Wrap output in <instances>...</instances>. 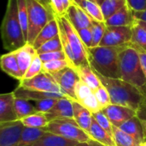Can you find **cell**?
<instances>
[{
	"instance_id": "6",
	"label": "cell",
	"mask_w": 146,
	"mask_h": 146,
	"mask_svg": "<svg viewBox=\"0 0 146 146\" xmlns=\"http://www.w3.org/2000/svg\"><path fill=\"white\" fill-rule=\"evenodd\" d=\"M46 132L51 133L70 140L79 143L89 142L90 136L77 124L74 119H56L49 122L48 126L44 128Z\"/></svg>"
},
{
	"instance_id": "51",
	"label": "cell",
	"mask_w": 146,
	"mask_h": 146,
	"mask_svg": "<svg viewBox=\"0 0 146 146\" xmlns=\"http://www.w3.org/2000/svg\"><path fill=\"white\" fill-rule=\"evenodd\" d=\"M89 144H90V145L91 146H105L104 145H102V144H100V143H98V142H97V141L92 140V139H91V140L89 141Z\"/></svg>"
},
{
	"instance_id": "5",
	"label": "cell",
	"mask_w": 146,
	"mask_h": 146,
	"mask_svg": "<svg viewBox=\"0 0 146 146\" xmlns=\"http://www.w3.org/2000/svg\"><path fill=\"white\" fill-rule=\"evenodd\" d=\"M28 9L27 44H33L39 32L56 18L52 7L46 5L41 0H27Z\"/></svg>"
},
{
	"instance_id": "3",
	"label": "cell",
	"mask_w": 146,
	"mask_h": 146,
	"mask_svg": "<svg viewBox=\"0 0 146 146\" xmlns=\"http://www.w3.org/2000/svg\"><path fill=\"white\" fill-rule=\"evenodd\" d=\"M1 35L3 48L9 52L16 50L27 44L19 20L17 0H8L1 25Z\"/></svg>"
},
{
	"instance_id": "21",
	"label": "cell",
	"mask_w": 146,
	"mask_h": 146,
	"mask_svg": "<svg viewBox=\"0 0 146 146\" xmlns=\"http://www.w3.org/2000/svg\"><path fill=\"white\" fill-rule=\"evenodd\" d=\"M74 119L77 124L88 134L92 121V114L79 102L72 100Z\"/></svg>"
},
{
	"instance_id": "37",
	"label": "cell",
	"mask_w": 146,
	"mask_h": 146,
	"mask_svg": "<svg viewBox=\"0 0 146 146\" xmlns=\"http://www.w3.org/2000/svg\"><path fill=\"white\" fill-rule=\"evenodd\" d=\"M41 73H43V62L41 61L39 56L37 55L35 56V58L33 59L32 64L30 65L29 68L27 69V73L23 76L22 80H27V79L33 78L34 76H37L38 74H41Z\"/></svg>"
},
{
	"instance_id": "45",
	"label": "cell",
	"mask_w": 146,
	"mask_h": 146,
	"mask_svg": "<svg viewBox=\"0 0 146 146\" xmlns=\"http://www.w3.org/2000/svg\"><path fill=\"white\" fill-rule=\"evenodd\" d=\"M142 93H143L144 97H143L142 102L136 112H137V116L141 121V122L146 123V88L142 92Z\"/></svg>"
},
{
	"instance_id": "34",
	"label": "cell",
	"mask_w": 146,
	"mask_h": 146,
	"mask_svg": "<svg viewBox=\"0 0 146 146\" xmlns=\"http://www.w3.org/2000/svg\"><path fill=\"white\" fill-rule=\"evenodd\" d=\"M130 43L146 50V31L136 22V19L135 23L132 27V39Z\"/></svg>"
},
{
	"instance_id": "19",
	"label": "cell",
	"mask_w": 146,
	"mask_h": 146,
	"mask_svg": "<svg viewBox=\"0 0 146 146\" xmlns=\"http://www.w3.org/2000/svg\"><path fill=\"white\" fill-rule=\"evenodd\" d=\"M0 66L2 70L10 77L21 81L23 75L20 70L15 55L14 51L4 54L0 58Z\"/></svg>"
},
{
	"instance_id": "1",
	"label": "cell",
	"mask_w": 146,
	"mask_h": 146,
	"mask_svg": "<svg viewBox=\"0 0 146 146\" xmlns=\"http://www.w3.org/2000/svg\"><path fill=\"white\" fill-rule=\"evenodd\" d=\"M127 44L118 47L98 46L87 50L89 64L98 74L112 79H121L120 54Z\"/></svg>"
},
{
	"instance_id": "26",
	"label": "cell",
	"mask_w": 146,
	"mask_h": 146,
	"mask_svg": "<svg viewBox=\"0 0 146 146\" xmlns=\"http://www.w3.org/2000/svg\"><path fill=\"white\" fill-rule=\"evenodd\" d=\"M46 133L44 128H31L24 127L18 146H33Z\"/></svg>"
},
{
	"instance_id": "43",
	"label": "cell",
	"mask_w": 146,
	"mask_h": 146,
	"mask_svg": "<svg viewBox=\"0 0 146 146\" xmlns=\"http://www.w3.org/2000/svg\"><path fill=\"white\" fill-rule=\"evenodd\" d=\"M80 38L88 50L89 48L92 47V34L90 27H86V28H80V29H75Z\"/></svg>"
},
{
	"instance_id": "8",
	"label": "cell",
	"mask_w": 146,
	"mask_h": 146,
	"mask_svg": "<svg viewBox=\"0 0 146 146\" xmlns=\"http://www.w3.org/2000/svg\"><path fill=\"white\" fill-rule=\"evenodd\" d=\"M51 75L59 86L62 93L68 98L75 101L74 90L77 83L80 80L76 69L68 67L61 71L51 74Z\"/></svg>"
},
{
	"instance_id": "27",
	"label": "cell",
	"mask_w": 146,
	"mask_h": 146,
	"mask_svg": "<svg viewBox=\"0 0 146 146\" xmlns=\"http://www.w3.org/2000/svg\"><path fill=\"white\" fill-rule=\"evenodd\" d=\"M93 20L105 22L100 5L92 0H74Z\"/></svg>"
},
{
	"instance_id": "41",
	"label": "cell",
	"mask_w": 146,
	"mask_h": 146,
	"mask_svg": "<svg viewBox=\"0 0 146 146\" xmlns=\"http://www.w3.org/2000/svg\"><path fill=\"white\" fill-rule=\"evenodd\" d=\"M80 104H82L86 109H87L92 114H95L100 110H102L101 106L94 94V92L92 94H91L90 96H88L86 98H85L84 100H82L80 103Z\"/></svg>"
},
{
	"instance_id": "56",
	"label": "cell",
	"mask_w": 146,
	"mask_h": 146,
	"mask_svg": "<svg viewBox=\"0 0 146 146\" xmlns=\"http://www.w3.org/2000/svg\"><path fill=\"white\" fill-rule=\"evenodd\" d=\"M141 146H146V140L145 141H144V142L141 144Z\"/></svg>"
},
{
	"instance_id": "42",
	"label": "cell",
	"mask_w": 146,
	"mask_h": 146,
	"mask_svg": "<svg viewBox=\"0 0 146 146\" xmlns=\"http://www.w3.org/2000/svg\"><path fill=\"white\" fill-rule=\"evenodd\" d=\"M57 100L58 98H44L42 100L35 101L34 106L38 112H42L46 114L56 105Z\"/></svg>"
},
{
	"instance_id": "53",
	"label": "cell",
	"mask_w": 146,
	"mask_h": 146,
	"mask_svg": "<svg viewBox=\"0 0 146 146\" xmlns=\"http://www.w3.org/2000/svg\"><path fill=\"white\" fill-rule=\"evenodd\" d=\"M44 3H45L46 5L48 6H50L51 7V4H50V0H41Z\"/></svg>"
},
{
	"instance_id": "35",
	"label": "cell",
	"mask_w": 146,
	"mask_h": 146,
	"mask_svg": "<svg viewBox=\"0 0 146 146\" xmlns=\"http://www.w3.org/2000/svg\"><path fill=\"white\" fill-rule=\"evenodd\" d=\"M59 50H63L62 44L61 42L60 36H56V38L45 42L44 44H42L38 50L37 53L38 55L43 54V53H48V52H52V51H59Z\"/></svg>"
},
{
	"instance_id": "22",
	"label": "cell",
	"mask_w": 146,
	"mask_h": 146,
	"mask_svg": "<svg viewBox=\"0 0 146 146\" xmlns=\"http://www.w3.org/2000/svg\"><path fill=\"white\" fill-rule=\"evenodd\" d=\"M119 128L132 136L133 138H134L135 139H137L138 141H139L140 143L145 141L144 126L137 115L127 121Z\"/></svg>"
},
{
	"instance_id": "9",
	"label": "cell",
	"mask_w": 146,
	"mask_h": 146,
	"mask_svg": "<svg viewBox=\"0 0 146 146\" xmlns=\"http://www.w3.org/2000/svg\"><path fill=\"white\" fill-rule=\"evenodd\" d=\"M131 39L132 27H107L99 46H123L128 44Z\"/></svg>"
},
{
	"instance_id": "36",
	"label": "cell",
	"mask_w": 146,
	"mask_h": 146,
	"mask_svg": "<svg viewBox=\"0 0 146 146\" xmlns=\"http://www.w3.org/2000/svg\"><path fill=\"white\" fill-rule=\"evenodd\" d=\"M68 67H70L68 60H55L46 62H43V72L51 74L58 71H61Z\"/></svg>"
},
{
	"instance_id": "23",
	"label": "cell",
	"mask_w": 146,
	"mask_h": 146,
	"mask_svg": "<svg viewBox=\"0 0 146 146\" xmlns=\"http://www.w3.org/2000/svg\"><path fill=\"white\" fill-rule=\"evenodd\" d=\"M88 135L90 136L91 139L97 141L104 145L116 146L114 140V137L110 135L108 132H106L103 127H101L94 118H92V121Z\"/></svg>"
},
{
	"instance_id": "13",
	"label": "cell",
	"mask_w": 146,
	"mask_h": 146,
	"mask_svg": "<svg viewBox=\"0 0 146 146\" xmlns=\"http://www.w3.org/2000/svg\"><path fill=\"white\" fill-rule=\"evenodd\" d=\"M65 17L75 29L90 27L93 20L74 0L70 7L67 9Z\"/></svg>"
},
{
	"instance_id": "20",
	"label": "cell",
	"mask_w": 146,
	"mask_h": 146,
	"mask_svg": "<svg viewBox=\"0 0 146 146\" xmlns=\"http://www.w3.org/2000/svg\"><path fill=\"white\" fill-rule=\"evenodd\" d=\"M58 35H59V23L57 18L56 17L55 19L49 21L48 24L39 32V33L36 37L32 45L36 50H38L45 42L56 38Z\"/></svg>"
},
{
	"instance_id": "47",
	"label": "cell",
	"mask_w": 146,
	"mask_h": 146,
	"mask_svg": "<svg viewBox=\"0 0 146 146\" xmlns=\"http://www.w3.org/2000/svg\"><path fill=\"white\" fill-rule=\"evenodd\" d=\"M127 2L133 11H141L146 9V0H127Z\"/></svg>"
},
{
	"instance_id": "16",
	"label": "cell",
	"mask_w": 146,
	"mask_h": 146,
	"mask_svg": "<svg viewBox=\"0 0 146 146\" xmlns=\"http://www.w3.org/2000/svg\"><path fill=\"white\" fill-rule=\"evenodd\" d=\"M135 18L133 10L127 4L105 21L107 27H133Z\"/></svg>"
},
{
	"instance_id": "40",
	"label": "cell",
	"mask_w": 146,
	"mask_h": 146,
	"mask_svg": "<svg viewBox=\"0 0 146 146\" xmlns=\"http://www.w3.org/2000/svg\"><path fill=\"white\" fill-rule=\"evenodd\" d=\"M93 118L96 120V121L98 123V125L103 127L106 132H108L110 135L113 136V127L114 126L112 125L111 121L109 120V118L107 117V115L102 111H98L95 114H92Z\"/></svg>"
},
{
	"instance_id": "54",
	"label": "cell",
	"mask_w": 146,
	"mask_h": 146,
	"mask_svg": "<svg viewBox=\"0 0 146 146\" xmlns=\"http://www.w3.org/2000/svg\"><path fill=\"white\" fill-rule=\"evenodd\" d=\"M92 1H94V2H96L98 5H101L104 2V0H92Z\"/></svg>"
},
{
	"instance_id": "33",
	"label": "cell",
	"mask_w": 146,
	"mask_h": 146,
	"mask_svg": "<svg viewBox=\"0 0 146 146\" xmlns=\"http://www.w3.org/2000/svg\"><path fill=\"white\" fill-rule=\"evenodd\" d=\"M18 15L21 28L24 33L25 38L27 43V32H28V9L27 0H17Z\"/></svg>"
},
{
	"instance_id": "25",
	"label": "cell",
	"mask_w": 146,
	"mask_h": 146,
	"mask_svg": "<svg viewBox=\"0 0 146 146\" xmlns=\"http://www.w3.org/2000/svg\"><path fill=\"white\" fill-rule=\"evenodd\" d=\"M80 79L85 84H86L89 87H91L93 91L98 89L102 84L95 73V71L92 68L90 64L81 66L76 69Z\"/></svg>"
},
{
	"instance_id": "28",
	"label": "cell",
	"mask_w": 146,
	"mask_h": 146,
	"mask_svg": "<svg viewBox=\"0 0 146 146\" xmlns=\"http://www.w3.org/2000/svg\"><path fill=\"white\" fill-rule=\"evenodd\" d=\"M24 127L31 128H44L49 124V120L44 113L36 112L21 120Z\"/></svg>"
},
{
	"instance_id": "24",
	"label": "cell",
	"mask_w": 146,
	"mask_h": 146,
	"mask_svg": "<svg viewBox=\"0 0 146 146\" xmlns=\"http://www.w3.org/2000/svg\"><path fill=\"white\" fill-rule=\"evenodd\" d=\"M79 142L46 132L33 146H76Z\"/></svg>"
},
{
	"instance_id": "10",
	"label": "cell",
	"mask_w": 146,
	"mask_h": 146,
	"mask_svg": "<svg viewBox=\"0 0 146 146\" xmlns=\"http://www.w3.org/2000/svg\"><path fill=\"white\" fill-rule=\"evenodd\" d=\"M20 86L27 89L44 92H58L62 93L61 89L51 74L48 73H41L31 79L22 80L20 81Z\"/></svg>"
},
{
	"instance_id": "50",
	"label": "cell",
	"mask_w": 146,
	"mask_h": 146,
	"mask_svg": "<svg viewBox=\"0 0 146 146\" xmlns=\"http://www.w3.org/2000/svg\"><path fill=\"white\" fill-rule=\"evenodd\" d=\"M136 22H137L140 27H142L146 31V21H141V20H137V19H136Z\"/></svg>"
},
{
	"instance_id": "2",
	"label": "cell",
	"mask_w": 146,
	"mask_h": 146,
	"mask_svg": "<svg viewBox=\"0 0 146 146\" xmlns=\"http://www.w3.org/2000/svg\"><path fill=\"white\" fill-rule=\"evenodd\" d=\"M95 73L101 84L109 92L111 104L127 107L137 111L144 97L142 92L139 88L121 79L107 78L97 72Z\"/></svg>"
},
{
	"instance_id": "31",
	"label": "cell",
	"mask_w": 146,
	"mask_h": 146,
	"mask_svg": "<svg viewBox=\"0 0 146 146\" xmlns=\"http://www.w3.org/2000/svg\"><path fill=\"white\" fill-rule=\"evenodd\" d=\"M127 4V0H104L100 5L104 20L106 21L119 9Z\"/></svg>"
},
{
	"instance_id": "46",
	"label": "cell",
	"mask_w": 146,
	"mask_h": 146,
	"mask_svg": "<svg viewBox=\"0 0 146 146\" xmlns=\"http://www.w3.org/2000/svg\"><path fill=\"white\" fill-rule=\"evenodd\" d=\"M50 4L56 14V16L61 17L65 15L66 10L63 7L62 0H50Z\"/></svg>"
},
{
	"instance_id": "30",
	"label": "cell",
	"mask_w": 146,
	"mask_h": 146,
	"mask_svg": "<svg viewBox=\"0 0 146 146\" xmlns=\"http://www.w3.org/2000/svg\"><path fill=\"white\" fill-rule=\"evenodd\" d=\"M113 137L116 146H141L142 144L115 126L113 127Z\"/></svg>"
},
{
	"instance_id": "11",
	"label": "cell",
	"mask_w": 146,
	"mask_h": 146,
	"mask_svg": "<svg viewBox=\"0 0 146 146\" xmlns=\"http://www.w3.org/2000/svg\"><path fill=\"white\" fill-rule=\"evenodd\" d=\"M23 129L21 121L0 123V146H18Z\"/></svg>"
},
{
	"instance_id": "7",
	"label": "cell",
	"mask_w": 146,
	"mask_h": 146,
	"mask_svg": "<svg viewBox=\"0 0 146 146\" xmlns=\"http://www.w3.org/2000/svg\"><path fill=\"white\" fill-rule=\"evenodd\" d=\"M59 21V23L62 26L66 36L68 39V42L71 46V50L73 51V55L74 57V68L85 65L89 64L88 60V51L81 39L80 38L75 28L71 25L68 20L65 17V15L58 17L56 16Z\"/></svg>"
},
{
	"instance_id": "18",
	"label": "cell",
	"mask_w": 146,
	"mask_h": 146,
	"mask_svg": "<svg viewBox=\"0 0 146 146\" xmlns=\"http://www.w3.org/2000/svg\"><path fill=\"white\" fill-rule=\"evenodd\" d=\"M14 52H15L20 70L22 75L24 76L27 69L29 68L30 65L32 64L33 59L38 55L37 50L32 44H29L27 43L24 46L15 50Z\"/></svg>"
},
{
	"instance_id": "49",
	"label": "cell",
	"mask_w": 146,
	"mask_h": 146,
	"mask_svg": "<svg viewBox=\"0 0 146 146\" xmlns=\"http://www.w3.org/2000/svg\"><path fill=\"white\" fill-rule=\"evenodd\" d=\"M133 14L135 19L146 21V9L141 11H133Z\"/></svg>"
},
{
	"instance_id": "15",
	"label": "cell",
	"mask_w": 146,
	"mask_h": 146,
	"mask_svg": "<svg viewBox=\"0 0 146 146\" xmlns=\"http://www.w3.org/2000/svg\"><path fill=\"white\" fill-rule=\"evenodd\" d=\"M49 121L56 119H74V110L72 100L68 98H60L57 100L56 105L45 114Z\"/></svg>"
},
{
	"instance_id": "39",
	"label": "cell",
	"mask_w": 146,
	"mask_h": 146,
	"mask_svg": "<svg viewBox=\"0 0 146 146\" xmlns=\"http://www.w3.org/2000/svg\"><path fill=\"white\" fill-rule=\"evenodd\" d=\"M74 93H75V99H76L75 101L80 103L82 100H84L88 96L92 94L93 90L91 87H89L86 84H85L83 81L80 80L75 86Z\"/></svg>"
},
{
	"instance_id": "52",
	"label": "cell",
	"mask_w": 146,
	"mask_h": 146,
	"mask_svg": "<svg viewBox=\"0 0 146 146\" xmlns=\"http://www.w3.org/2000/svg\"><path fill=\"white\" fill-rule=\"evenodd\" d=\"M76 146H91L89 142H85V143H79Z\"/></svg>"
},
{
	"instance_id": "12",
	"label": "cell",
	"mask_w": 146,
	"mask_h": 146,
	"mask_svg": "<svg viewBox=\"0 0 146 146\" xmlns=\"http://www.w3.org/2000/svg\"><path fill=\"white\" fill-rule=\"evenodd\" d=\"M102 111L107 115L112 125L116 127H120L127 121L137 115V112L135 110L127 107L115 104L109 105L103 109Z\"/></svg>"
},
{
	"instance_id": "14",
	"label": "cell",
	"mask_w": 146,
	"mask_h": 146,
	"mask_svg": "<svg viewBox=\"0 0 146 146\" xmlns=\"http://www.w3.org/2000/svg\"><path fill=\"white\" fill-rule=\"evenodd\" d=\"M15 93H3L0 95V123L18 121L15 110Z\"/></svg>"
},
{
	"instance_id": "38",
	"label": "cell",
	"mask_w": 146,
	"mask_h": 146,
	"mask_svg": "<svg viewBox=\"0 0 146 146\" xmlns=\"http://www.w3.org/2000/svg\"><path fill=\"white\" fill-rule=\"evenodd\" d=\"M93 92L102 110L111 104V100H110V96L109 94V92L103 85H101L98 89H96Z\"/></svg>"
},
{
	"instance_id": "55",
	"label": "cell",
	"mask_w": 146,
	"mask_h": 146,
	"mask_svg": "<svg viewBox=\"0 0 146 146\" xmlns=\"http://www.w3.org/2000/svg\"><path fill=\"white\" fill-rule=\"evenodd\" d=\"M143 126H144V129H145V140H146V123H143Z\"/></svg>"
},
{
	"instance_id": "48",
	"label": "cell",
	"mask_w": 146,
	"mask_h": 146,
	"mask_svg": "<svg viewBox=\"0 0 146 146\" xmlns=\"http://www.w3.org/2000/svg\"><path fill=\"white\" fill-rule=\"evenodd\" d=\"M130 44L136 49V50L138 51L139 53V60H140V64H141V67H142V69H143V72L145 74L146 77V50L145 49H143L138 45H135L132 43H130Z\"/></svg>"
},
{
	"instance_id": "29",
	"label": "cell",
	"mask_w": 146,
	"mask_h": 146,
	"mask_svg": "<svg viewBox=\"0 0 146 146\" xmlns=\"http://www.w3.org/2000/svg\"><path fill=\"white\" fill-rule=\"evenodd\" d=\"M15 110L18 121L38 112L35 106L33 105L30 101L19 98H15Z\"/></svg>"
},
{
	"instance_id": "17",
	"label": "cell",
	"mask_w": 146,
	"mask_h": 146,
	"mask_svg": "<svg viewBox=\"0 0 146 146\" xmlns=\"http://www.w3.org/2000/svg\"><path fill=\"white\" fill-rule=\"evenodd\" d=\"M15 93V98H23L28 101H38L44 98H67L62 93L58 92H39L31 89H27L22 86H18L15 90L13 91Z\"/></svg>"
},
{
	"instance_id": "44",
	"label": "cell",
	"mask_w": 146,
	"mask_h": 146,
	"mask_svg": "<svg viewBox=\"0 0 146 146\" xmlns=\"http://www.w3.org/2000/svg\"><path fill=\"white\" fill-rule=\"evenodd\" d=\"M38 56H39V57H40V59H41V61L43 62L55 61V60H67L66 54H65V52L63 50L43 53V54H40Z\"/></svg>"
},
{
	"instance_id": "4",
	"label": "cell",
	"mask_w": 146,
	"mask_h": 146,
	"mask_svg": "<svg viewBox=\"0 0 146 146\" xmlns=\"http://www.w3.org/2000/svg\"><path fill=\"white\" fill-rule=\"evenodd\" d=\"M121 79L143 92L146 88V77L143 72L139 56L130 43L120 54Z\"/></svg>"
},
{
	"instance_id": "32",
	"label": "cell",
	"mask_w": 146,
	"mask_h": 146,
	"mask_svg": "<svg viewBox=\"0 0 146 146\" xmlns=\"http://www.w3.org/2000/svg\"><path fill=\"white\" fill-rule=\"evenodd\" d=\"M90 28H91L92 34V47H98L99 46L104 36L107 26L105 22L92 20V26L90 27Z\"/></svg>"
}]
</instances>
